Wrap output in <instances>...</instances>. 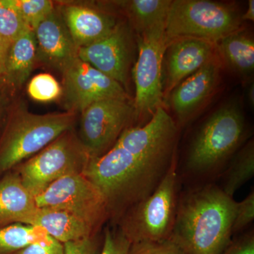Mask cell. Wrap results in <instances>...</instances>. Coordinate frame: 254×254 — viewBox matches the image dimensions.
<instances>
[{"label": "cell", "mask_w": 254, "mask_h": 254, "mask_svg": "<svg viewBox=\"0 0 254 254\" xmlns=\"http://www.w3.org/2000/svg\"><path fill=\"white\" fill-rule=\"evenodd\" d=\"M216 50V44L197 38H178L169 42L164 56V99L179 83L215 58Z\"/></svg>", "instance_id": "13"}, {"label": "cell", "mask_w": 254, "mask_h": 254, "mask_svg": "<svg viewBox=\"0 0 254 254\" xmlns=\"http://www.w3.org/2000/svg\"><path fill=\"white\" fill-rule=\"evenodd\" d=\"M48 236L46 230L39 226L17 223L1 227L0 254H14Z\"/></svg>", "instance_id": "23"}, {"label": "cell", "mask_w": 254, "mask_h": 254, "mask_svg": "<svg viewBox=\"0 0 254 254\" xmlns=\"http://www.w3.org/2000/svg\"><path fill=\"white\" fill-rule=\"evenodd\" d=\"M76 113L36 115L23 103L9 105L0 133V177L73 129Z\"/></svg>", "instance_id": "3"}, {"label": "cell", "mask_w": 254, "mask_h": 254, "mask_svg": "<svg viewBox=\"0 0 254 254\" xmlns=\"http://www.w3.org/2000/svg\"><path fill=\"white\" fill-rule=\"evenodd\" d=\"M128 254H185L170 240L163 242L133 244Z\"/></svg>", "instance_id": "29"}, {"label": "cell", "mask_w": 254, "mask_h": 254, "mask_svg": "<svg viewBox=\"0 0 254 254\" xmlns=\"http://www.w3.org/2000/svg\"><path fill=\"white\" fill-rule=\"evenodd\" d=\"M132 244L119 229L107 228L104 234L103 247L99 254H128Z\"/></svg>", "instance_id": "27"}, {"label": "cell", "mask_w": 254, "mask_h": 254, "mask_svg": "<svg viewBox=\"0 0 254 254\" xmlns=\"http://www.w3.org/2000/svg\"><path fill=\"white\" fill-rule=\"evenodd\" d=\"M171 2L172 0H129L115 4L125 10L138 35L165 23Z\"/></svg>", "instance_id": "21"}, {"label": "cell", "mask_w": 254, "mask_h": 254, "mask_svg": "<svg viewBox=\"0 0 254 254\" xmlns=\"http://www.w3.org/2000/svg\"><path fill=\"white\" fill-rule=\"evenodd\" d=\"M7 94L0 89V133L4 125L8 108H9V98Z\"/></svg>", "instance_id": "34"}, {"label": "cell", "mask_w": 254, "mask_h": 254, "mask_svg": "<svg viewBox=\"0 0 254 254\" xmlns=\"http://www.w3.org/2000/svg\"><path fill=\"white\" fill-rule=\"evenodd\" d=\"M64 245L48 235L46 240L36 242L14 254H63Z\"/></svg>", "instance_id": "30"}, {"label": "cell", "mask_w": 254, "mask_h": 254, "mask_svg": "<svg viewBox=\"0 0 254 254\" xmlns=\"http://www.w3.org/2000/svg\"><path fill=\"white\" fill-rule=\"evenodd\" d=\"M95 237L64 244L63 254H97L98 246Z\"/></svg>", "instance_id": "32"}, {"label": "cell", "mask_w": 254, "mask_h": 254, "mask_svg": "<svg viewBox=\"0 0 254 254\" xmlns=\"http://www.w3.org/2000/svg\"><path fill=\"white\" fill-rule=\"evenodd\" d=\"M240 105L227 103L210 115L192 140L186 159L187 173L208 177L218 172L245 140Z\"/></svg>", "instance_id": "4"}, {"label": "cell", "mask_w": 254, "mask_h": 254, "mask_svg": "<svg viewBox=\"0 0 254 254\" xmlns=\"http://www.w3.org/2000/svg\"><path fill=\"white\" fill-rule=\"evenodd\" d=\"M254 84L252 83V86H250V90H249V100H250V104L254 105Z\"/></svg>", "instance_id": "36"}, {"label": "cell", "mask_w": 254, "mask_h": 254, "mask_svg": "<svg viewBox=\"0 0 254 254\" xmlns=\"http://www.w3.org/2000/svg\"><path fill=\"white\" fill-rule=\"evenodd\" d=\"M38 208L65 210L77 215L99 230L110 218L104 197L83 173L64 177L37 195Z\"/></svg>", "instance_id": "10"}, {"label": "cell", "mask_w": 254, "mask_h": 254, "mask_svg": "<svg viewBox=\"0 0 254 254\" xmlns=\"http://www.w3.org/2000/svg\"><path fill=\"white\" fill-rule=\"evenodd\" d=\"M138 57L133 68L135 119L146 118L163 106V65L168 42L165 23L138 34Z\"/></svg>", "instance_id": "8"}, {"label": "cell", "mask_w": 254, "mask_h": 254, "mask_svg": "<svg viewBox=\"0 0 254 254\" xmlns=\"http://www.w3.org/2000/svg\"><path fill=\"white\" fill-rule=\"evenodd\" d=\"M60 10L78 49L108 36L118 24L111 14L85 5L66 4Z\"/></svg>", "instance_id": "16"}, {"label": "cell", "mask_w": 254, "mask_h": 254, "mask_svg": "<svg viewBox=\"0 0 254 254\" xmlns=\"http://www.w3.org/2000/svg\"><path fill=\"white\" fill-rule=\"evenodd\" d=\"M220 64L216 57L183 80L170 92L168 98L176 115L177 126L190 121L195 110L205 103L218 85Z\"/></svg>", "instance_id": "14"}, {"label": "cell", "mask_w": 254, "mask_h": 254, "mask_svg": "<svg viewBox=\"0 0 254 254\" xmlns=\"http://www.w3.org/2000/svg\"><path fill=\"white\" fill-rule=\"evenodd\" d=\"M29 31L16 0H0V37L12 43Z\"/></svg>", "instance_id": "24"}, {"label": "cell", "mask_w": 254, "mask_h": 254, "mask_svg": "<svg viewBox=\"0 0 254 254\" xmlns=\"http://www.w3.org/2000/svg\"><path fill=\"white\" fill-rule=\"evenodd\" d=\"M23 20L31 31H34L55 9L50 0H16Z\"/></svg>", "instance_id": "26"}, {"label": "cell", "mask_w": 254, "mask_h": 254, "mask_svg": "<svg viewBox=\"0 0 254 254\" xmlns=\"http://www.w3.org/2000/svg\"><path fill=\"white\" fill-rule=\"evenodd\" d=\"M254 219V191L252 190L247 198L237 202L235 218L232 224V233H237L245 229Z\"/></svg>", "instance_id": "28"}, {"label": "cell", "mask_w": 254, "mask_h": 254, "mask_svg": "<svg viewBox=\"0 0 254 254\" xmlns=\"http://www.w3.org/2000/svg\"><path fill=\"white\" fill-rule=\"evenodd\" d=\"M11 43L0 37V86L4 77L6 58Z\"/></svg>", "instance_id": "33"}, {"label": "cell", "mask_w": 254, "mask_h": 254, "mask_svg": "<svg viewBox=\"0 0 254 254\" xmlns=\"http://www.w3.org/2000/svg\"><path fill=\"white\" fill-rule=\"evenodd\" d=\"M131 51L129 33L126 26L118 23L108 36L89 46L78 48V58L126 88Z\"/></svg>", "instance_id": "12"}, {"label": "cell", "mask_w": 254, "mask_h": 254, "mask_svg": "<svg viewBox=\"0 0 254 254\" xmlns=\"http://www.w3.org/2000/svg\"><path fill=\"white\" fill-rule=\"evenodd\" d=\"M31 225L41 227L60 243L95 237L98 230L74 214L54 208H39Z\"/></svg>", "instance_id": "18"}, {"label": "cell", "mask_w": 254, "mask_h": 254, "mask_svg": "<svg viewBox=\"0 0 254 254\" xmlns=\"http://www.w3.org/2000/svg\"><path fill=\"white\" fill-rule=\"evenodd\" d=\"M242 17L227 5L208 0H174L165 21L168 42L192 38L217 44L240 29Z\"/></svg>", "instance_id": "6"}, {"label": "cell", "mask_w": 254, "mask_h": 254, "mask_svg": "<svg viewBox=\"0 0 254 254\" xmlns=\"http://www.w3.org/2000/svg\"><path fill=\"white\" fill-rule=\"evenodd\" d=\"M130 99L110 98L95 102L81 113L79 138L90 158L111 149L125 130L132 127L134 108Z\"/></svg>", "instance_id": "9"}, {"label": "cell", "mask_w": 254, "mask_h": 254, "mask_svg": "<svg viewBox=\"0 0 254 254\" xmlns=\"http://www.w3.org/2000/svg\"><path fill=\"white\" fill-rule=\"evenodd\" d=\"M90 159L79 138L71 129L13 170L36 198L57 180L83 173Z\"/></svg>", "instance_id": "7"}, {"label": "cell", "mask_w": 254, "mask_h": 254, "mask_svg": "<svg viewBox=\"0 0 254 254\" xmlns=\"http://www.w3.org/2000/svg\"><path fill=\"white\" fill-rule=\"evenodd\" d=\"M36 37L29 31L11 43L0 89L12 92L26 83L37 61ZM7 94V93H6Z\"/></svg>", "instance_id": "19"}, {"label": "cell", "mask_w": 254, "mask_h": 254, "mask_svg": "<svg viewBox=\"0 0 254 254\" xmlns=\"http://www.w3.org/2000/svg\"><path fill=\"white\" fill-rule=\"evenodd\" d=\"M242 20L245 21H254V1L250 0L249 1L248 8L247 11L242 16Z\"/></svg>", "instance_id": "35"}, {"label": "cell", "mask_w": 254, "mask_h": 254, "mask_svg": "<svg viewBox=\"0 0 254 254\" xmlns=\"http://www.w3.org/2000/svg\"><path fill=\"white\" fill-rule=\"evenodd\" d=\"M236 204L214 184L181 193L170 240L185 254H222L232 242Z\"/></svg>", "instance_id": "2"}, {"label": "cell", "mask_w": 254, "mask_h": 254, "mask_svg": "<svg viewBox=\"0 0 254 254\" xmlns=\"http://www.w3.org/2000/svg\"><path fill=\"white\" fill-rule=\"evenodd\" d=\"M222 60L241 77L252 76L254 70L253 38L240 30L222 38L216 44Z\"/></svg>", "instance_id": "20"}, {"label": "cell", "mask_w": 254, "mask_h": 254, "mask_svg": "<svg viewBox=\"0 0 254 254\" xmlns=\"http://www.w3.org/2000/svg\"><path fill=\"white\" fill-rule=\"evenodd\" d=\"M179 181L177 159L156 190L119 219V229L132 245L170 240L180 198Z\"/></svg>", "instance_id": "5"}, {"label": "cell", "mask_w": 254, "mask_h": 254, "mask_svg": "<svg viewBox=\"0 0 254 254\" xmlns=\"http://www.w3.org/2000/svg\"><path fill=\"white\" fill-rule=\"evenodd\" d=\"M37 60L63 72L78 58V48L73 43L60 9L45 18L34 31Z\"/></svg>", "instance_id": "15"}, {"label": "cell", "mask_w": 254, "mask_h": 254, "mask_svg": "<svg viewBox=\"0 0 254 254\" xmlns=\"http://www.w3.org/2000/svg\"><path fill=\"white\" fill-rule=\"evenodd\" d=\"M254 175V141H249L237 153L224 173L221 190L229 196L233 195L240 187Z\"/></svg>", "instance_id": "22"}, {"label": "cell", "mask_w": 254, "mask_h": 254, "mask_svg": "<svg viewBox=\"0 0 254 254\" xmlns=\"http://www.w3.org/2000/svg\"><path fill=\"white\" fill-rule=\"evenodd\" d=\"M0 177V227L17 223L31 225L39 209L34 195L14 170Z\"/></svg>", "instance_id": "17"}, {"label": "cell", "mask_w": 254, "mask_h": 254, "mask_svg": "<svg viewBox=\"0 0 254 254\" xmlns=\"http://www.w3.org/2000/svg\"><path fill=\"white\" fill-rule=\"evenodd\" d=\"M179 129L163 106L143 126L124 131L113 148L91 158L83 175L104 197L110 218L149 196L177 159Z\"/></svg>", "instance_id": "1"}, {"label": "cell", "mask_w": 254, "mask_h": 254, "mask_svg": "<svg viewBox=\"0 0 254 254\" xmlns=\"http://www.w3.org/2000/svg\"><path fill=\"white\" fill-rule=\"evenodd\" d=\"M30 98L41 103H48L61 98L63 87L50 73H40L32 78L27 86Z\"/></svg>", "instance_id": "25"}, {"label": "cell", "mask_w": 254, "mask_h": 254, "mask_svg": "<svg viewBox=\"0 0 254 254\" xmlns=\"http://www.w3.org/2000/svg\"><path fill=\"white\" fill-rule=\"evenodd\" d=\"M222 254H254V231H250L232 241Z\"/></svg>", "instance_id": "31"}, {"label": "cell", "mask_w": 254, "mask_h": 254, "mask_svg": "<svg viewBox=\"0 0 254 254\" xmlns=\"http://www.w3.org/2000/svg\"><path fill=\"white\" fill-rule=\"evenodd\" d=\"M62 73V97L66 111L81 113L95 102L110 98L129 99L126 90L120 83L78 58Z\"/></svg>", "instance_id": "11"}]
</instances>
